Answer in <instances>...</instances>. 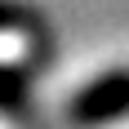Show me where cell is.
Returning <instances> with one entry per match:
<instances>
[{
	"label": "cell",
	"mask_w": 129,
	"mask_h": 129,
	"mask_svg": "<svg viewBox=\"0 0 129 129\" xmlns=\"http://www.w3.org/2000/svg\"><path fill=\"white\" fill-rule=\"evenodd\" d=\"M120 111H129V76H111V80H103V85H93L89 93H80L76 107H71V120L93 125V120L120 116Z\"/></svg>",
	"instance_id": "1"
}]
</instances>
